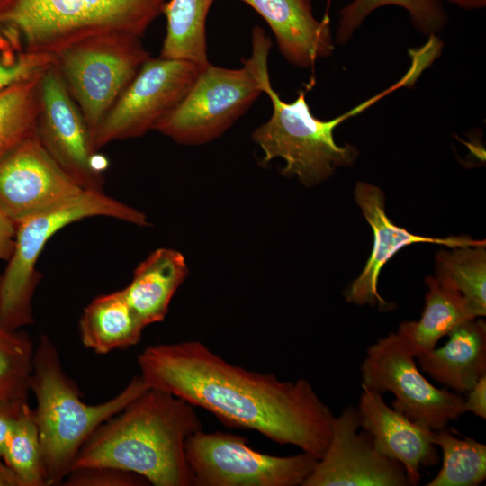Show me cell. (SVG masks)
<instances>
[{"instance_id": "24", "label": "cell", "mask_w": 486, "mask_h": 486, "mask_svg": "<svg viewBox=\"0 0 486 486\" xmlns=\"http://www.w3.org/2000/svg\"><path fill=\"white\" fill-rule=\"evenodd\" d=\"M436 278L459 291L478 310L486 314L485 246L440 250L436 256Z\"/></svg>"}, {"instance_id": "13", "label": "cell", "mask_w": 486, "mask_h": 486, "mask_svg": "<svg viewBox=\"0 0 486 486\" xmlns=\"http://www.w3.org/2000/svg\"><path fill=\"white\" fill-rule=\"evenodd\" d=\"M82 191L48 153L35 130L0 158V208L15 224Z\"/></svg>"}, {"instance_id": "36", "label": "cell", "mask_w": 486, "mask_h": 486, "mask_svg": "<svg viewBox=\"0 0 486 486\" xmlns=\"http://www.w3.org/2000/svg\"><path fill=\"white\" fill-rule=\"evenodd\" d=\"M13 0H0V14L9 6Z\"/></svg>"}, {"instance_id": "9", "label": "cell", "mask_w": 486, "mask_h": 486, "mask_svg": "<svg viewBox=\"0 0 486 486\" xmlns=\"http://www.w3.org/2000/svg\"><path fill=\"white\" fill-rule=\"evenodd\" d=\"M184 451L195 486H302L318 461L302 451L261 453L241 436L202 429L188 436Z\"/></svg>"}, {"instance_id": "25", "label": "cell", "mask_w": 486, "mask_h": 486, "mask_svg": "<svg viewBox=\"0 0 486 486\" xmlns=\"http://www.w3.org/2000/svg\"><path fill=\"white\" fill-rule=\"evenodd\" d=\"M44 72L0 91V158L35 130Z\"/></svg>"}, {"instance_id": "20", "label": "cell", "mask_w": 486, "mask_h": 486, "mask_svg": "<svg viewBox=\"0 0 486 486\" xmlns=\"http://www.w3.org/2000/svg\"><path fill=\"white\" fill-rule=\"evenodd\" d=\"M428 291L418 321H403L396 334L414 357L433 350L437 342L460 324L482 317L478 310L453 286L436 277L425 279Z\"/></svg>"}, {"instance_id": "5", "label": "cell", "mask_w": 486, "mask_h": 486, "mask_svg": "<svg viewBox=\"0 0 486 486\" xmlns=\"http://www.w3.org/2000/svg\"><path fill=\"white\" fill-rule=\"evenodd\" d=\"M271 40L264 30L252 32V55L240 68L205 66L180 104L154 130L183 145L208 143L229 130L270 83Z\"/></svg>"}, {"instance_id": "19", "label": "cell", "mask_w": 486, "mask_h": 486, "mask_svg": "<svg viewBox=\"0 0 486 486\" xmlns=\"http://www.w3.org/2000/svg\"><path fill=\"white\" fill-rule=\"evenodd\" d=\"M187 274L184 256L175 249L165 248L150 253L136 267L123 292L145 327L165 319L171 300Z\"/></svg>"}, {"instance_id": "17", "label": "cell", "mask_w": 486, "mask_h": 486, "mask_svg": "<svg viewBox=\"0 0 486 486\" xmlns=\"http://www.w3.org/2000/svg\"><path fill=\"white\" fill-rule=\"evenodd\" d=\"M251 6L273 31L278 49L291 64L309 68L331 55L334 44L328 14L319 21L310 0H241Z\"/></svg>"}, {"instance_id": "6", "label": "cell", "mask_w": 486, "mask_h": 486, "mask_svg": "<svg viewBox=\"0 0 486 486\" xmlns=\"http://www.w3.org/2000/svg\"><path fill=\"white\" fill-rule=\"evenodd\" d=\"M402 86L405 82L400 79L346 113L322 121L311 113L305 91L301 90L295 101L285 103L274 90L271 82L268 83L264 93L271 100L272 115L252 133L253 140L263 151L262 162L266 164L274 158H282L285 162L281 170L284 176H296L306 186L320 184L331 176L338 167L353 164L358 154L352 145L338 146L336 143L335 128Z\"/></svg>"}, {"instance_id": "35", "label": "cell", "mask_w": 486, "mask_h": 486, "mask_svg": "<svg viewBox=\"0 0 486 486\" xmlns=\"http://www.w3.org/2000/svg\"><path fill=\"white\" fill-rule=\"evenodd\" d=\"M449 3L457 4L465 9H477L482 8L486 4V0H446Z\"/></svg>"}, {"instance_id": "12", "label": "cell", "mask_w": 486, "mask_h": 486, "mask_svg": "<svg viewBox=\"0 0 486 486\" xmlns=\"http://www.w3.org/2000/svg\"><path fill=\"white\" fill-rule=\"evenodd\" d=\"M35 133L83 190L104 192L107 160L94 149L89 129L55 62L41 76Z\"/></svg>"}, {"instance_id": "14", "label": "cell", "mask_w": 486, "mask_h": 486, "mask_svg": "<svg viewBox=\"0 0 486 486\" xmlns=\"http://www.w3.org/2000/svg\"><path fill=\"white\" fill-rule=\"evenodd\" d=\"M357 408L335 417L329 444L302 486H409L404 467L376 450Z\"/></svg>"}, {"instance_id": "22", "label": "cell", "mask_w": 486, "mask_h": 486, "mask_svg": "<svg viewBox=\"0 0 486 486\" xmlns=\"http://www.w3.org/2000/svg\"><path fill=\"white\" fill-rule=\"evenodd\" d=\"M214 0H169L162 13L166 18V33L160 57L180 58L201 66L207 57L206 19Z\"/></svg>"}, {"instance_id": "32", "label": "cell", "mask_w": 486, "mask_h": 486, "mask_svg": "<svg viewBox=\"0 0 486 486\" xmlns=\"http://www.w3.org/2000/svg\"><path fill=\"white\" fill-rule=\"evenodd\" d=\"M464 405L466 412L470 411L483 419L486 418V374L468 392Z\"/></svg>"}, {"instance_id": "16", "label": "cell", "mask_w": 486, "mask_h": 486, "mask_svg": "<svg viewBox=\"0 0 486 486\" xmlns=\"http://www.w3.org/2000/svg\"><path fill=\"white\" fill-rule=\"evenodd\" d=\"M361 386L357 407L361 428L370 434L378 452L404 467L410 484L418 485L421 467L434 466L439 462L436 446L432 441L435 430L389 407L379 392Z\"/></svg>"}, {"instance_id": "21", "label": "cell", "mask_w": 486, "mask_h": 486, "mask_svg": "<svg viewBox=\"0 0 486 486\" xmlns=\"http://www.w3.org/2000/svg\"><path fill=\"white\" fill-rule=\"evenodd\" d=\"M144 328L123 289L95 297L84 309L79 320L82 343L97 354L138 344Z\"/></svg>"}, {"instance_id": "1", "label": "cell", "mask_w": 486, "mask_h": 486, "mask_svg": "<svg viewBox=\"0 0 486 486\" xmlns=\"http://www.w3.org/2000/svg\"><path fill=\"white\" fill-rule=\"evenodd\" d=\"M138 364L149 388L204 409L227 427L256 431L318 460L329 444L335 416L305 379L249 371L197 340L149 346Z\"/></svg>"}, {"instance_id": "30", "label": "cell", "mask_w": 486, "mask_h": 486, "mask_svg": "<svg viewBox=\"0 0 486 486\" xmlns=\"http://www.w3.org/2000/svg\"><path fill=\"white\" fill-rule=\"evenodd\" d=\"M62 484L67 486H142L148 482L134 472L112 466L98 465L71 470Z\"/></svg>"}, {"instance_id": "26", "label": "cell", "mask_w": 486, "mask_h": 486, "mask_svg": "<svg viewBox=\"0 0 486 486\" xmlns=\"http://www.w3.org/2000/svg\"><path fill=\"white\" fill-rule=\"evenodd\" d=\"M385 5L404 8L416 29L425 35H436L447 22L442 0H353L339 13L338 41L346 43L372 12Z\"/></svg>"}, {"instance_id": "8", "label": "cell", "mask_w": 486, "mask_h": 486, "mask_svg": "<svg viewBox=\"0 0 486 486\" xmlns=\"http://www.w3.org/2000/svg\"><path fill=\"white\" fill-rule=\"evenodd\" d=\"M149 58L140 38L125 34L85 39L55 56V66L92 141L101 122Z\"/></svg>"}, {"instance_id": "15", "label": "cell", "mask_w": 486, "mask_h": 486, "mask_svg": "<svg viewBox=\"0 0 486 486\" xmlns=\"http://www.w3.org/2000/svg\"><path fill=\"white\" fill-rule=\"evenodd\" d=\"M355 200L374 232V247L368 261L360 275L352 282L345 292L347 302L372 307L379 305L389 309L390 305L377 291L379 274L383 266L402 248L413 243L425 242L449 248L486 246L485 240L470 237L454 236L446 238L423 237L413 234L395 225L385 212V198L376 185L358 182L355 188Z\"/></svg>"}, {"instance_id": "10", "label": "cell", "mask_w": 486, "mask_h": 486, "mask_svg": "<svg viewBox=\"0 0 486 486\" xmlns=\"http://www.w3.org/2000/svg\"><path fill=\"white\" fill-rule=\"evenodd\" d=\"M204 67L186 59L149 58L99 124L94 149L154 130L180 104Z\"/></svg>"}, {"instance_id": "31", "label": "cell", "mask_w": 486, "mask_h": 486, "mask_svg": "<svg viewBox=\"0 0 486 486\" xmlns=\"http://www.w3.org/2000/svg\"><path fill=\"white\" fill-rule=\"evenodd\" d=\"M26 402L0 400V458H2L6 441Z\"/></svg>"}, {"instance_id": "11", "label": "cell", "mask_w": 486, "mask_h": 486, "mask_svg": "<svg viewBox=\"0 0 486 486\" xmlns=\"http://www.w3.org/2000/svg\"><path fill=\"white\" fill-rule=\"evenodd\" d=\"M415 357L396 332L379 338L367 348L361 365L362 384L383 393L391 392L392 408L419 425L437 431L466 412L464 398L429 382Z\"/></svg>"}, {"instance_id": "2", "label": "cell", "mask_w": 486, "mask_h": 486, "mask_svg": "<svg viewBox=\"0 0 486 486\" xmlns=\"http://www.w3.org/2000/svg\"><path fill=\"white\" fill-rule=\"evenodd\" d=\"M201 429L194 406L148 388L93 432L71 470L105 465L134 472L154 486H192L184 446Z\"/></svg>"}, {"instance_id": "29", "label": "cell", "mask_w": 486, "mask_h": 486, "mask_svg": "<svg viewBox=\"0 0 486 486\" xmlns=\"http://www.w3.org/2000/svg\"><path fill=\"white\" fill-rule=\"evenodd\" d=\"M0 32V91L45 71L55 57L27 51L21 48L22 39L12 26L2 24Z\"/></svg>"}, {"instance_id": "27", "label": "cell", "mask_w": 486, "mask_h": 486, "mask_svg": "<svg viewBox=\"0 0 486 486\" xmlns=\"http://www.w3.org/2000/svg\"><path fill=\"white\" fill-rule=\"evenodd\" d=\"M20 486H48L34 411L28 401L15 423L2 455Z\"/></svg>"}, {"instance_id": "23", "label": "cell", "mask_w": 486, "mask_h": 486, "mask_svg": "<svg viewBox=\"0 0 486 486\" xmlns=\"http://www.w3.org/2000/svg\"><path fill=\"white\" fill-rule=\"evenodd\" d=\"M433 443L443 453V464L427 486H477L486 479V446L458 438L446 428L434 431Z\"/></svg>"}, {"instance_id": "28", "label": "cell", "mask_w": 486, "mask_h": 486, "mask_svg": "<svg viewBox=\"0 0 486 486\" xmlns=\"http://www.w3.org/2000/svg\"><path fill=\"white\" fill-rule=\"evenodd\" d=\"M34 346L30 336L0 322V400L27 401Z\"/></svg>"}, {"instance_id": "4", "label": "cell", "mask_w": 486, "mask_h": 486, "mask_svg": "<svg viewBox=\"0 0 486 486\" xmlns=\"http://www.w3.org/2000/svg\"><path fill=\"white\" fill-rule=\"evenodd\" d=\"M167 0H13L0 24L19 33L25 50L56 56L85 39L142 37Z\"/></svg>"}, {"instance_id": "7", "label": "cell", "mask_w": 486, "mask_h": 486, "mask_svg": "<svg viewBox=\"0 0 486 486\" xmlns=\"http://www.w3.org/2000/svg\"><path fill=\"white\" fill-rule=\"evenodd\" d=\"M104 216L148 226L140 211L104 192L78 194L18 221L13 253L0 274V322L14 329L33 324L32 298L41 275L36 263L49 239L78 220Z\"/></svg>"}, {"instance_id": "34", "label": "cell", "mask_w": 486, "mask_h": 486, "mask_svg": "<svg viewBox=\"0 0 486 486\" xmlns=\"http://www.w3.org/2000/svg\"><path fill=\"white\" fill-rule=\"evenodd\" d=\"M0 458V486H20L14 472Z\"/></svg>"}, {"instance_id": "3", "label": "cell", "mask_w": 486, "mask_h": 486, "mask_svg": "<svg viewBox=\"0 0 486 486\" xmlns=\"http://www.w3.org/2000/svg\"><path fill=\"white\" fill-rule=\"evenodd\" d=\"M148 388L136 376L112 399L86 404L75 381L65 373L56 346L41 335L34 348L30 391L37 401L33 411L48 486L61 484L93 432Z\"/></svg>"}, {"instance_id": "18", "label": "cell", "mask_w": 486, "mask_h": 486, "mask_svg": "<svg viewBox=\"0 0 486 486\" xmlns=\"http://www.w3.org/2000/svg\"><path fill=\"white\" fill-rule=\"evenodd\" d=\"M441 347L415 357L423 372L457 392H468L486 374V323L467 320L448 333Z\"/></svg>"}, {"instance_id": "33", "label": "cell", "mask_w": 486, "mask_h": 486, "mask_svg": "<svg viewBox=\"0 0 486 486\" xmlns=\"http://www.w3.org/2000/svg\"><path fill=\"white\" fill-rule=\"evenodd\" d=\"M15 223L0 208V259L7 261L11 256L15 239Z\"/></svg>"}]
</instances>
